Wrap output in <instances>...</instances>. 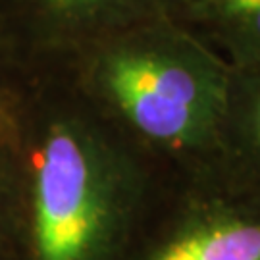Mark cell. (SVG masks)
Segmentation results:
<instances>
[{
	"mask_svg": "<svg viewBox=\"0 0 260 260\" xmlns=\"http://www.w3.org/2000/svg\"><path fill=\"white\" fill-rule=\"evenodd\" d=\"M233 75L232 101L225 127L232 125L241 147L260 164V70Z\"/></svg>",
	"mask_w": 260,
	"mask_h": 260,
	"instance_id": "obj_5",
	"label": "cell"
},
{
	"mask_svg": "<svg viewBox=\"0 0 260 260\" xmlns=\"http://www.w3.org/2000/svg\"><path fill=\"white\" fill-rule=\"evenodd\" d=\"M64 4H94V2H101V0H60Z\"/></svg>",
	"mask_w": 260,
	"mask_h": 260,
	"instance_id": "obj_6",
	"label": "cell"
},
{
	"mask_svg": "<svg viewBox=\"0 0 260 260\" xmlns=\"http://www.w3.org/2000/svg\"><path fill=\"white\" fill-rule=\"evenodd\" d=\"M195 16L216 35L233 74L260 70V0H191Z\"/></svg>",
	"mask_w": 260,
	"mask_h": 260,
	"instance_id": "obj_4",
	"label": "cell"
},
{
	"mask_svg": "<svg viewBox=\"0 0 260 260\" xmlns=\"http://www.w3.org/2000/svg\"><path fill=\"white\" fill-rule=\"evenodd\" d=\"M112 172L70 131L50 135L35 189L37 260H101L118 220Z\"/></svg>",
	"mask_w": 260,
	"mask_h": 260,
	"instance_id": "obj_2",
	"label": "cell"
},
{
	"mask_svg": "<svg viewBox=\"0 0 260 260\" xmlns=\"http://www.w3.org/2000/svg\"><path fill=\"white\" fill-rule=\"evenodd\" d=\"M147 260H260V218L223 206L208 208Z\"/></svg>",
	"mask_w": 260,
	"mask_h": 260,
	"instance_id": "obj_3",
	"label": "cell"
},
{
	"mask_svg": "<svg viewBox=\"0 0 260 260\" xmlns=\"http://www.w3.org/2000/svg\"><path fill=\"white\" fill-rule=\"evenodd\" d=\"M233 70L197 43L125 47L104 62L106 93L133 127L174 149L220 141L232 101Z\"/></svg>",
	"mask_w": 260,
	"mask_h": 260,
	"instance_id": "obj_1",
	"label": "cell"
}]
</instances>
